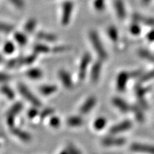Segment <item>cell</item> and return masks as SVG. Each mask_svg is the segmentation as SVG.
<instances>
[{"label":"cell","mask_w":154,"mask_h":154,"mask_svg":"<svg viewBox=\"0 0 154 154\" xmlns=\"http://www.w3.org/2000/svg\"><path fill=\"white\" fill-rule=\"evenodd\" d=\"M88 37H89V40L91 42L94 51H95L99 59L103 61L107 59V52L97 32L94 30L91 31L88 34Z\"/></svg>","instance_id":"cell-1"},{"label":"cell","mask_w":154,"mask_h":154,"mask_svg":"<svg viewBox=\"0 0 154 154\" xmlns=\"http://www.w3.org/2000/svg\"><path fill=\"white\" fill-rule=\"evenodd\" d=\"M36 59V54L34 53L32 54L25 56V57H22L19 58H16V59H11L10 61L7 63V66L9 69L18 68V67L29 66V65L32 64Z\"/></svg>","instance_id":"cell-2"},{"label":"cell","mask_w":154,"mask_h":154,"mask_svg":"<svg viewBox=\"0 0 154 154\" xmlns=\"http://www.w3.org/2000/svg\"><path fill=\"white\" fill-rule=\"evenodd\" d=\"M18 90L21 95H22L26 101L30 102V103H32L34 106L37 108L41 106V101H40L39 99H38V98L30 91L29 88L26 87V85H24V84H21V83L19 84Z\"/></svg>","instance_id":"cell-3"},{"label":"cell","mask_w":154,"mask_h":154,"mask_svg":"<svg viewBox=\"0 0 154 154\" xmlns=\"http://www.w3.org/2000/svg\"><path fill=\"white\" fill-rule=\"evenodd\" d=\"M73 9H74V4L72 2L66 1L62 4L61 23L63 26H67L70 22Z\"/></svg>","instance_id":"cell-4"},{"label":"cell","mask_w":154,"mask_h":154,"mask_svg":"<svg viewBox=\"0 0 154 154\" xmlns=\"http://www.w3.org/2000/svg\"><path fill=\"white\" fill-rule=\"evenodd\" d=\"M23 109V104L21 102H17L14 104L12 105L9 110L7 111V116H6V121L7 124L10 128L14 126L15 117L21 112Z\"/></svg>","instance_id":"cell-5"},{"label":"cell","mask_w":154,"mask_h":154,"mask_svg":"<svg viewBox=\"0 0 154 154\" xmlns=\"http://www.w3.org/2000/svg\"><path fill=\"white\" fill-rule=\"evenodd\" d=\"M91 61V57L89 54L86 53L83 55L78 68V76L81 80H84L86 77V72H87L88 68Z\"/></svg>","instance_id":"cell-6"},{"label":"cell","mask_w":154,"mask_h":154,"mask_svg":"<svg viewBox=\"0 0 154 154\" xmlns=\"http://www.w3.org/2000/svg\"><path fill=\"white\" fill-rule=\"evenodd\" d=\"M96 98L94 96H91L87 98L85 101L84 102V103L82 105V106L80 107L79 111L82 114H87L91 111L92 109L95 107L96 104Z\"/></svg>","instance_id":"cell-7"},{"label":"cell","mask_w":154,"mask_h":154,"mask_svg":"<svg viewBox=\"0 0 154 154\" xmlns=\"http://www.w3.org/2000/svg\"><path fill=\"white\" fill-rule=\"evenodd\" d=\"M59 77L61 84H63L64 87L69 89H71L74 87V83H73L72 79L70 74L66 71L60 70L59 72Z\"/></svg>","instance_id":"cell-8"},{"label":"cell","mask_w":154,"mask_h":154,"mask_svg":"<svg viewBox=\"0 0 154 154\" xmlns=\"http://www.w3.org/2000/svg\"><path fill=\"white\" fill-rule=\"evenodd\" d=\"M102 68V63L100 61H96L92 65L91 72H90V78L92 82L96 83L99 80L100 75L101 72Z\"/></svg>","instance_id":"cell-9"},{"label":"cell","mask_w":154,"mask_h":154,"mask_svg":"<svg viewBox=\"0 0 154 154\" xmlns=\"http://www.w3.org/2000/svg\"><path fill=\"white\" fill-rule=\"evenodd\" d=\"M11 131L12 134L18 138L19 140L24 142H29L32 139L31 135L25 131L19 128H16V127H12L11 128Z\"/></svg>","instance_id":"cell-10"},{"label":"cell","mask_w":154,"mask_h":154,"mask_svg":"<svg viewBox=\"0 0 154 154\" xmlns=\"http://www.w3.org/2000/svg\"><path fill=\"white\" fill-rule=\"evenodd\" d=\"M132 126V123L129 121H124L119 124L113 126L111 128L110 132L112 134H117L119 133L124 132L125 131L128 130Z\"/></svg>","instance_id":"cell-11"},{"label":"cell","mask_w":154,"mask_h":154,"mask_svg":"<svg viewBox=\"0 0 154 154\" xmlns=\"http://www.w3.org/2000/svg\"><path fill=\"white\" fill-rule=\"evenodd\" d=\"M131 150L136 152H143V153L154 154V146L146 144L134 143L131 146Z\"/></svg>","instance_id":"cell-12"},{"label":"cell","mask_w":154,"mask_h":154,"mask_svg":"<svg viewBox=\"0 0 154 154\" xmlns=\"http://www.w3.org/2000/svg\"><path fill=\"white\" fill-rule=\"evenodd\" d=\"M128 80V74L126 72H121L118 75L116 79V87L119 91H124L126 89Z\"/></svg>","instance_id":"cell-13"},{"label":"cell","mask_w":154,"mask_h":154,"mask_svg":"<svg viewBox=\"0 0 154 154\" xmlns=\"http://www.w3.org/2000/svg\"><path fill=\"white\" fill-rule=\"evenodd\" d=\"M126 140L122 138L107 137L103 138L102 140V144L106 146H119L124 145Z\"/></svg>","instance_id":"cell-14"},{"label":"cell","mask_w":154,"mask_h":154,"mask_svg":"<svg viewBox=\"0 0 154 154\" xmlns=\"http://www.w3.org/2000/svg\"><path fill=\"white\" fill-rule=\"evenodd\" d=\"M36 38H38V39L42 40V41H44L47 42H54L57 41V36L55 35V34L49 33V32H38L37 34H36Z\"/></svg>","instance_id":"cell-15"},{"label":"cell","mask_w":154,"mask_h":154,"mask_svg":"<svg viewBox=\"0 0 154 154\" xmlns=\"http://www.w3.org/2000/svg\"><path fill=\"white\" fill-rule=\"evenodd\" d=\"M57 86L56 85H53V84H44V85H42L38 88L40 93L42 95L46 96L52 95L55 92H57Z\"/></svg>","instance_id":"cell-16"},{"label":"cell","mask_w":154,"mask_h":154,"mask_svg":"<svg viewBox=\"0 0 154 154\" xmlns=\"http://www.w3.org/2000/svg\"><path fill=\"white\" fill-rule=\"evenodd\" d=\"M113 4H114L116 11V14L118 15L119 18L121 19H124L126 15V11L124 7V4L122 0H115Z\"/></svg>","instance_id":"cell-17"},{"label":"cell","mask_w":154,"mask_h":154,"mask_svg":"<svg viewBox=\"0 0 154 154\" xmlns=\"http://www.w3.org/2000/svg\"><path fill=\"white\" fill-rule=\"evenodd\" d=\"M83 124H84V119H82V117L79 116H72L66 120V124L72 128L80 127L82 126Z\"/></svg>","instance_id":"cell-18"},{"label":"cell","mask_w":154,"mask_h":154,"mask_svg":"<svg viewBox=\"0 0 154 154\" xmlns=\"http://www.w3.org/2000/svg\"><path fill=\"white\" fill-rule=\"evenodd\" d=\"M133 19L136 22L142 23V24L148 25V26H154V19L153 18L144 17L143 15L136 13L133 15Z\"/></svg>","instance_id":"cell-19"},{"label":"cell","mask_w":154,"mask_h":154,"mask_svg":"<svg viewBox=\"0 0 154 154\" xmlns=\"http://www.w3.org/2000/svg\"><path fill=\"white\" fill-rule=\"evenodd\" d=\"M25 74L31 79L37 80L42 78V76H43V72L40 69L35 67V68H31L28 69L25 73Z\"/></svg>","instance_id":"cell-20"},{"label":"cell","mask_w":154,"mask_h":154,"mask_svg":"<svg viewBox=\"0 0 154 154\" xmlns=\"http://www.w3.org/2000/svg\"><path fill=\"white\" fill-rule=\"evenodd\" d=\"M113 103L115 106H116L119 110L122 112H127L130 110V106L124 100L121 98L116 97L113 99Z\"/></svg>","instance_id":"cell-21"},{"label":"cell","mask_w":154,"mask_h":154,"mask_svg":"<svg viewBox=\"0 0 154 154\" xmlns=\"http://www.w3.org/2000/svg\"><path fill=\"white\" fill-rule=\"evenodd\" d=\"M34 53H35L37 54H48L51 51V49L48 47L47 45L44 44H36L34 46Z\"/></svg>","instance_id":"cell-22"},{"label":"cell","mask_w":154,"mask_h":154,"mask_svg":"<svg viewBox=\"0 0 154 154\" xmlns=\"http://www.w3.org/2000/svg\"><path fill=\"white\" fill-rule=\"evenodd\" d=\"M14 38L15 42L21 46L26 45L27 43V37L24 33L20 32H15L14 34Z\"/></svg>","instance_id":"cell-23"},{"label":"cell","mask_w":154,"mask_h":154,"mask_svg":"<svg viewBox=\"0 0 154 154\" xmlns=\"http://www.w3.org/2000/svg\"><path fill=\"white\" fill-rule=\"evenodd\" d=\"M0 91L8 99L13 100L14 99L15 94L14 91L7 85H3L0 88Z\"/></svg>","instance_id":"cell-24"},{"label":"cell","mask_w":154,"mask_h":154,"mask_svg":"<svg viewBox=\"0 0 154 154\" xmlns=\"http://www.w3.org/2000/svg\"><path fill=\"white\" fill-rule=\"evenodd\" d=\"M36 26V21L35 19H29L24 24V31L26 33L33 32Z\"/></svg>","instance_id":"cell-25"},{"label":"cell","mask_w":154,"mask_h":154,"mask_svg":"<svg viewBox=\"0 0 154 154\" xmlns=\"http://www.w3.org/2000/svg\"><path fill=\"white\" fill-rule=\"evenodd\" d=\"M106 119L103 117H99L96 119L94 122V128L96 131H101L105 128L106 125Z\"/></svg>","instance_id":"cell-26"},{"label":"cell","mask_w":154,"mask_h":154,"mask_svg":"<svg viewBox=\"0 0 154 154\" xmlns=\"http://www.w3.org/2000/svg\"><path fill=\"white\" fill-rule=\"evenodd\" d=\"M107 33H108V36H109V38L112 40L113 42H117L119 38V33L118 31H117L116 28L115 26H109L107 30Z\"/></svg>","instance_id":"cell-27"},{"label":"cell","mask_w":154,"mask_h":154,"mask_svg":"<svg viewBox=\"0 0 154 154\" xmlns=\"http://www.w3.org/2000/svg\"><path fill=\"white\" fill-rule=\"evenodd\" d=\"M3 51L7 54H11L14 53L15 51V46L14 43H12L11 42H6L3 47Z\"/></svg>","instance_id":"cell-28"},{"label":"cell","mask_w":154,"mask_h":154,"mask_svg":"<svg viewBox=\"0 0 154 154\" xmlns=\"http://www.w3.org/2000/svg\"><path fill=\"white\" fill-rule=\"evenodd\" d=\"M13 29H14V26L7 24V23L0 22V32L9 33V32H12Z\"/></svg>","instance_id":"cell-29"},{"label":"cell","mask_w":154,"mask_h":154,"mask_svg":"<svg viewBox=\"0 0 154 154\" xmlns=\"http://www.w3.org/2000/svg\"><path fill=\"white\" fill-rule=\"evenodd\" d=\"M139 55L142 58H144V59H147L151 62H154V55L152 54L151 53H150L149 51H146V50H140L139 52Z\"/></svg>","instance_id":"cell-30"},{"label":"cell","mask_w":154,"mask_h":154,"mask_svg":"<svg viewBox=\"0 0 154 154\" xmlns=\"http://www.w3.org/2000/svg\"><path fill=\"white\" fill-rule=\"evenodd\" d=\"M54 110L53 109L48 108V109H44V110L39 113V116L42 120H44V119L47 118V117H49L50 116L54 114Z\"/></svg>","instance_id":"cell-31"},{"label":"cell","mask_w":154,"mask_h":154,"mask_svg":"<svg viewBox=\"0 0 154 154\" xmlns=\"http://www.w3.org/2000/svg\"><path fill=\"white\" fill-rule=\"evenodd\" d=\"M61 124V121L60 119L58 116H51V118L49 120V125L50 126H51L52 128H59V126Z\"/></svg>","instance_id":"cell-32"},{"label":"cell","mask_w":154,"mask_h":154,"mask_svg":"<svg viewBox=\"0 0 154 154\" xmlns=\"http://www.w3.org/2000/svg\"><path fill=\"white\" fill-rule=\"evenodd\" d=\"M106 0H94V7L96 10L102 11L105 8Z\"/></svg>","instance_id":"cell-33"},{"label":"cell","mask_w":154,"mask_h":154,"mask_svg":"<svg viewBox=\"0 0 154 154\" xmlns=\"http://www.w3.org/2000/svg\"><path fill=\"white\" fill-rule=\"evenodd\" d=\"M133 111L135 113V116H136V119H138V121H143V112H142L141 110L139 109V108L137 106H134L133 107Z\"/></svg>","instance_id":"cell-34"},{"label":"cell","mask_w":154,"mask_h":154,"mask_svg":"<svg viewBox=\"0 0 154 154\" xmlns=\"http://www.w3.org/2000/svg\"><path fill=\"white\" fill-rule=\"evenodd\" d=\"M10 2L19 9H22L25 7V2L24 0H9Z\"/></svg>","instance_id":"cell-35"},{"label":"cell","mask_w":154,"mask_h":154,"mask_svg":"<svg viewBox=\"0 0 154 154\" xmlns=\"http://www.w3.org/2000/svg\"><path fill=\"white\" fill-rule=\"evenodd\" d=\"M130 31L131 34H134V35H138L140 32V28L139 25L136 24V23L133 24L130 27Z\"/></svg>","instance_id":"cell-36"},{"label":"cell","mask_w":154,"mask_h":154,"mask_svg":"<svg viewBox=\"0 0 154 154\" xmlns=\"http://www.w3.org/2000/svg\"><path fill=\"white\" fill-rule=\"evenodd\" d=\"M38 114V111L37 109V107L32 108V109H29V110L27 111V116L31 119L35 118Z\"/></svg>","instance_id":"cell-37"},{"label":"cell","mask_w":154,"mask_h":154,"mask_svg":"<svg viewBox=\"0 0 154 154\" xmlns=\"http://www.w3.org/2000/svg\"><path fill=\"white\" fill-rule=\"evenodd\" d=\"M11 79V76H9L8 74L0 72V83H7L9 82Z\"/></svg>","instance_id":"cell-38"},{"label":"cell","mask_w":154,"mask_h":154,"mask_svg":"<svg viewBox=\"0 0 154 154\" xmlns=\"http://www.w3.org/2000/svg\"><path fill=\"white\" fill-rule=\"evenodd\" d=\"M146 91H147V89H146V88H144L138 87L137 88H136V94H137V95L138 97H139L140 101H142V100H143V97L144 94L146 93Z\"/></svg>","instance_id":"cell-39"},{"label":"cell","mask_w":154,"mask_h":154,"mask_svg":"<svg viewBox=\"0 0 154 154\" xmlns=\"http://www.w3.org/2000/svg\"><path fill=\"white\" fill-rule=\"evenodd\" d=\"M154 77V69L153 70L151 71V72L147 73V74H144L141 78V81L142 82H146V81L151 79Z\"/></svg>","instance_id":"cell-40"},{"label":"cell","mask_w":154,"mask_h":154,"mask_svg":"<svg viewBox=\"0 0 154 154\" xmlns=\"http://www.w3.org/2000/svg\"><path fill=\"white\" fill-rule=\"evenodd\" d=\"M67 49V47L66 46H58V47H54L52 51L55 53H59V52H63V51H66Z\"/></svg>","instance_id":"cell-41"},{"label":"cell","mask_w":154,"mask_h":154,"mask_svg":"<svg viewBox=\"0 0 154 154\" xmlns=\"http://www.w3.org/2000/svg\"><path fill=\"white\" fill-rule=\"evenodd\" d=\"M68 151L70 154H79V152L78 150L74 147V146H69Z\"/></svg>","instance_id":"cell-42"},{"label":"cell","mask_w":154,"mask_h":154,"mask_svg":"<svg viewBox=\"0 0 154 154\" xmlns=\"http://www.w3.org/2000/svg\"><path fill=\"white\" fill-rule=\"evenodd\" d=\"M147 38L149 41H151V42L154 41V30L151 31V32H150L148 34Z\"/></svg>","instance_id":"cell-43"},{"label":"cell","mask_w":154,"mask_h":154,"mask_svg":"<svg viewBox=\"0 0 154 154\" xmlns=\"http://www.w3.org/2000/svg\"><path fill=\"white\" fill-rule=\"evenodd\" d=\"M151 1V0H142V2H143L144 5H147V4H149Z\"/></svg>","instance_id":"cell-44"},{"label":"cell","mask_w":154,"mask_h":154,"mask_svg":"<svg viewBox=\"0 0 154 154\" xmlns=\"http://www.w3.org/2000/svg\"><path fill=\"white\" fill-rule=\"evenodd\" d=\"M2 61H3V57L0 54V63L2 62Z\"/></svg>","instance_id":"cell-45"},{"label":"cell","mask_w":154,"mask_h":154,"mask_svg":"<svg viewBox=\"0 0 154 154\" xmlns=\"http://www.w3.org/2000/svg\"><path fill=\"white\" fill-rule=\"evenodd\" d=\"M60 154H70V153H69V151L68 152H67V151H63V152H61Z\"/></svg>","instance_id":"cell-46"}]
</instances>
